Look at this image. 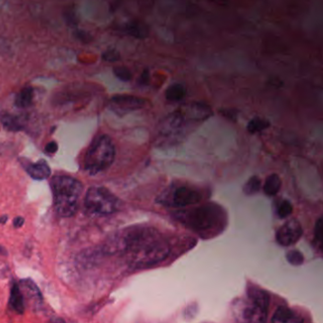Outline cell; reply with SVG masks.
<instances>
[{
  "label": "cell",
  "instance_id": "8fae6325",
  "mask_svg": "<svg viewBox=\"0 0 323 323\" xmlns=\"http://www.w3.org/2000/svg\"><path fill=\"white\" fill-rule=\"evenodd\" d=\"M242 317L248 323H265L267 321V310L263 309L250 301V304L243 310Z\"/></svg>",
  "mask_w": 323,
  "mask_h": 323
},
{
  "label": "cell",
  "instance_id": "f546056e",
  "mask_svg": "<svg viewBox=\"0 0 323 323\" xmlns=\"http://www.w3.org/2000/svg\"><path fill=\"white\" fill-rule=\"evenodd\" d=\"M149 72L148 71H144L142 72V74L141 75V78L139 80V83L141 84H143V85H146V84L149 83Z\"/></svg>",
  "mask_w": 323,
  "mask_h": 323
},
{
  "label": "cell",
  "instance_id": "7a4b0ae2",
  "mask_svg": "<svg viewBox=\"0 0 323 323\" xmlns=\"http://www.w3.org/2000/svg\"><path fill=\"white\" fill-rule=\"evenodd\" d=\"M50 186L57 213L61 217L74 215L83 193V184L68 175H57L51 179Z\"/></svg>",
  "mask_w": 323,
  "mask_h": 323
},
{
  "label": "cell",
  "instance_id": "4dcf8cb0",
  "mask_svg": "<svg viewBox=\"0 0 323 323\" xmlns=\"http://www.w3.org/2000/svg\"><path fill=\"white\" fill-rule=\"evenodd\" d=\"M24 221L25 220H24L23 217L18 216V217H16L14 220V225L15 227H20V226H22L23 224H24Z\"/></svg>",
  "mask_w": 323,
  "mask_h": 323
},
{
  "label": "cell",
  "instance_id": "1f68e13d",
  "mask_svg": "<svg viewBox=\"0 0 323 323\" xmlns=\"http://www.w3.org/2000/svg\"><path fill=\"white\" fill-rule=\"evenodd\" d=\"M7 221V216H3L0 218V223H5Z\"/></svg>",
  "mask_w": 323,
  "mask_h": 323
},
{
  "label": "cell",
  "instance_id": "ffe728a7",
  "mask_svg": "<svg viewBox=\"0 0 323 323\" xmlns=\"http://www.w3.org/2000/svg\"><path fill=\"white\" fill-rule=\"evenodd\" d=\"M186 96V88L182 84H174L170 85L166 92H165V98L169 101L176 102L179 101Z\"/></svg>",
  "mask_w": 323,
  "mask_h": 323
},
{
  "label": "cell",
  "instance_id": "7c38bea8",
  "mask_svg": "<svg viewBox=\"0 0 323 323\" xmlns=\"http://www.w3.org/2000/svg\"><path fill=\"white\" fill-rule=\"evenodd\" d=\"M26 171L30 177L36 180H43L50 177L51 170L50 168L48 162L44 159H40L37 162L29 163L26 167Z\"/></svg>",
  "mask_w": 323,
  "mask_h": 323
},
{
  "label": "cell",
  "instance_id": "7402d4cb",
  "mask_svg": "<svg viewBox=\"0 0 323 323\" xmlns=\"http://www.w3.org/2000/svg\"><path fill=\"white\" fill-rule=\"evenodd\" d=\"M261 187H262V181H261L260 177L257 175H254V176H251L248 179V181H247V183L244 185L243 191H244L245 195H247V196H253L261 190Z\"/></svg>",
  "mask_w": 323,
  "mask_h": 323
},
{
  "label": "cell",
  "instance_id": "83f0119b",
  "mask_svg": "<svg viewBox=\"0 0 323 323\" xmlns=\"http://www.w3.org/2000/svg\"><path fill=\"white\" fill-rule=\"evenodd\" d=\"M120 53L116 50H108L105 52H103L102 54V59L107 61V62H117L118 60H120Z\"/></svg>",
  "mask_w": 323,
  "mask_h": 323
},
{
  "label": "cell",
  "instance_id": "cb8c5ba5",
  "mask_svg": "<svg viewBox=\"0 0 323 323\" xmlns=\"http://www.w3.org/2000/svg\"><path fill=\"white\" fill-rule=\"evenodd\" d=\"M286 260L287 262L292 265V266H300L303 264L304 262V257L302 255V253L298 250L296 249H292L290 251H288L286 254Z\"/></svg>",
  "mask_w": 323,
  "mask_h": 323
},
{
  "label": "cell",
  "instance_id": "d6986e66",
  "mask_svg": "<svg viewBox=\"0 0 323 323\" xmlns=\"http://www.w3.org/2000/svg\"><path fill=\"white\" fill-rule=\"evenodd\" d=\"M0 122L4 128H6L9 131L17 132L23 128V125L21 124L20 121L10 113H0Z\"/></svg>",
  "mask_w": 323,
  "mask_h": 323
},
{
  "label": "cell",
  "instance_id": "9a60e30c",
  "mask_svg": "<svg viewBox=\"0 0 323 323\" xmlns=\"http://www.w3.org/2000/svg\"><path fill=\"white\" fill-rule=\"evenodd\" d=\"M248 296L252 303L262 307L263 309L267 310L270 303V296L265 290L252 286L248 288Z\"/></svg>",
  "mask_w": 323,
  "mask_h": 323
},
{
  "label": "cell",
  "instance_id": "9c48e42d",
  "mask_svg": "<svg viewBox=\"0 0 323 323\" xmlns=\"http://www.w3.org/2000/svg\"><path fill=\"white\" fill-rule=\"evenodd\" d=\"M302 231L300 223L297 219H290L277 230V243L282 247H290L300 239Z\"/></svg>",
  "mask_w": 323,
  "mask_h": 323
},
{
  "label": "cell",
  "instance_id": "5b68a950",
  "mask_svg": "<svg viewBox=\"0 0 323 323\" xmlns=\"http://www.w3.org/2000/svg\"><path fill=\"white\" fill-rule=\"evenodd\" d=\"M170 246L157 232L131 251V264L135 267H148L164 261L170 254Z\"/></svg>",
  "mask_w": 323,
  "mask_h": 323
},
{
  "label": "cell",
  "instance_id": "277c9868",
  "mask_svg": "<svg viewBox=\"0 0 323 323\" xmlns=\"http://www.w3.org/2000/svg\"><path fill=\"white\" fill-rule=\"evenodd\" d=\"M155 232H157L155 229L147 226L127 227L118 231L107 240L102 247V250L107 254L130 253Z\"/></svg>",
  "mask_w": 323,
  "mask_h": 323
},
{
  "label": "cell",
  "instance_id": "4316f807",
  "mask_svg": "<svg viewBox=\"0 0 323 323\" xmlns=\"http://www.w3.org/2000/svg\"><path fill=\"white\" fill-rule=\"evenodd\" d=\"M314 240H315L316 244H318L319 248L322 249V246H323V219L322 218H320L316 223Z\"/></svg>",
  "mask_w": 323,
  "mask_h": 323
},
{
  "label": "cell",
  "instance_id": "484cf974",
  "mask_svg": "<svg viewBox=\"0 0 323 323\" xmlns=\"http://www.w3.org/2000/svg\"><path fill=\"white\" fill-rule=\"evenodd\" d=\"M113 71L115 76L123 82H129L132 79V72L125 67H116Z\"/></svg>",
  "mask_w": 323,
  "mask_h": 323
},
{
  "label": "cell",
  "instance_id": "52a82bcc",
  "mask_svg": "<svg viewBox=\"0 0 323 323\" xmlns=\"http://www.w3.org/2000/svg\"><path fill=\"white\" fill-rule=\"evenodd\" d=\"M202 198V194L197 189L185 185H177L169 187L157 198V203L172 208H185L199 203Z\"/></svg>",
  "mask_w": 323,
  "mask_h": 323
},
{
  "label": "cell",
  "instance_id": "44dd1931",
  "mask_svg": "<svg viewBox=\"0 0 323 323\" xmlns=\"http://www.w3.org/2000/svg\"><path fill=\"white\" fill-rule=\"evenodd\" d=\"M124 30L127 34L137 37V38H145L148 35L147 28L144 25L138 23V22L127 23L126 25L124 26Z\"/></svg>",
  "mask_w": 323,
  "mask_h": 323
},
{
  "label": "cell",
  "instance_id": "8992f818",
  "mask_svg": "<svg viewBox=\"0 0 323 323\" xmlns=\"http://www.w3.org/2000/svg\"><path fill=\"white\" fill-rule=\"evenodd\" d=\"M86 210L99 215H109L119 211L121 201L103 187L90 188L84 198Z\"/></svg>",
  "mask_w": 323,
  "mask_h": 323
},
{
  "label": "cell",
  "instance_id": "d4e9b609",
  "mask_svg": "<svg viewBox=\"0 0 323 323\" xmlns=\"http://www.w3.org/2000/svg\"><path fill=\"white\" fill-rule=\"evenodd\" d=\"M277 212H278L279 217L281 219L287 218L293 212V206L288 200H284V201L281 202V205L279 206V209H278Z\"/></svg>",
  "mask_w": 323,
  "mask_h": 323
},
{
  "label": "cell",
  "instance_id": "4fadbf2b",
  "mask_svg": "<svg viewBox=\"0 0 323 323\" xmlns=\"http://www.w3.org/2000/svg\"><path fill=\"white\" fill-rule=\"evenodd\" d=\"M271 322L275 323H302L303 321L296 315L295 312L288 307L280 306L275 311Z\"/></svg>",
  "mask_w": 323,
  "mask_h": 323
},
{
  "label": "cell",
  "instance_id": "ba28073f",
  "mask_svg": "<svg viewBox=\"0 0 323 323\" xmlns=\"http://www.w3.org/2000/svg\"><path fill=\"white\" fill-rule=\"evenodd\" d=\"M185 124L186 117L182 113H172L160 123L158 126V134L164 140L177 141L182 135Z\"/></svg>",
  "mask_w": 323,
  "mask_h": 323
},
{
  "label": "cell",
  "instance_id": "5bb4252c",
  "mask_svg": "<svg viewBox=\"0 0 323 323\" xmlns=\"http://www.w3.org/2000/svg\"><path fill=\"white\" fill-rule=\"evenodd\" d=\"M211 107L204 102H193L188 107L189 117L195 121H204L211 117Z\"/></svg>",
  "mask_w": 323,
  "mask_h": 323
},
{
  "label": "cell",
  "instance_id": "2e32d148",
  "mask_svg": "<svg viewBox=\"0 0 323 323\" xmlns=\"http://www.w3.org/2000/svg\"><path fill=\"white\" fill-rule=\"evenodd\" d=\"M10 305L18 314H23L25 311L24 295L18 284H14L11 288L10 296Z\"/></svg>",
  "mask_w": 323,
  "mask_h": 323
},
{
  "label": "cell",
  "instance_id": "d6a6232c",
  "mask_svg": "<svg viewBox=\"0 0 323 323\" xmlns=\"http://www.w3.org/2000/svg\"><path fill=\"white\" fill-rule=\"evenodd\" d=\"M211 1L216 2V3H224L225 2V0H211Z\"/></svg>",
  "mask_w": 323,
  "mask_h": 323
},
{
  "label": "cell",
  "instance_id": "f1b7e54d",
  "mask_svg": "<svg viewBox=\"0 0 323 323\" xmlns=\"http://www.w3.org/2000/svg\"><path fill=\"white\" fill-rule=\"evenodd\" d=\"M58 150V144L55 141H51L47 144L46 146V152L49 154H55Z\"/></svg>",
  "mask_w": 323,
  "mask_h": 323
},
{
  "label": "cell",
  "instance_id": "6da1fadb",
  "mask_svg": "<svg viewBox=\"0 0 323 323\" xmlns=\"http://www.w3.org/2000/svg\"><path fill=\"white\" fill-rule=\"evenodd\" d=\"M176 218L201 237H214L225 226V212L222 207L208 203L176 214Z\"/></svg>",
  "mask_w": 323,
  "mask_h": 323
},
{
  "label": "cell",
  "instance_id": "30bf717a",
  "mask_svg": "<svg viewBox=\"0 0 323 323\" xmlns=\"http://www.w3.org/2000/svg\"><path fill=\"white\" fill-rule=\"evenodd\" d=\"M145 104L146 100L144 99L132 95H116L110 100L113 110L121 114L141 109Z\"/></svg>",
  "mask_w": 323,
  "mask_h": 323
},
{
  "label": "cell",
  "instance_id": "ac0fdd59",
  "mask_svg": "<svg viewBox=\"0 0 323 323\" xmlns=\"http://www.w3.org/2000/svg\"><path fill=\"white\" fill-rule=\"evenodd\" d=\"M33 99V89L30 86L24 87L15 98V105L18 108H27L31 105Z\"/></svg>",
  "mask_w": 323,
  "mask_h": 323
},
{
  "label": "cell",
  "instance_id": "3957f363",
  "mask_svg": "<svg viewBox=\"0 0 323 323\" xmlns=\"http://www.w3.org/2000/svg\"><path fill=\"white\" fill-rule=\"evenodd\" d=\"M116 155V149L112 140L102 135L91 143L84 158V168L94 175L104 172L112 165Z\"/></svg>",
  "mask_w": 323,
  "mask_h": 323
},
{
  "label": "cell",
  "instance_id": "e0dca14e",
  "mask_svg": "<svg viewBox=\"0 0 323 323\" xmlns=\"http://www.w3.org/2000/svg\"><path fill=\"white\" fill-rule=\"evenodd\" d=\"M281 187V180L280 176L276 174H272L268 175L264 184V192L268 197L276 196Z\"/></svg>",
  "mask_w": 323,
  "mask_h": 323
},
{
  "label": "cell",
  "instance_id": "603a6c76",
  "mask_svg": "<svg viewBox=\"0 0 323 323\" xmlns=\"http://www.w3.org/2000/svg\"><path fill=\"white\" fill-rule=\"evenodd\" d=\"M269 126H270V123L268 121L262 119V118H259V117H256L248 123V131L251 134H255V133H259V132L266 130Z\"/></svg>",
  "mask_w": 323,
  "mask_h": 323
}]
</instances>
